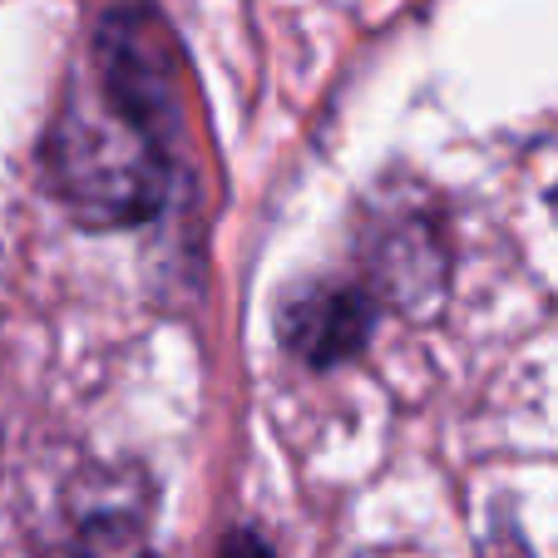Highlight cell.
<instances>
[{
    "mask_svg": "<svg viewBox=\"0 0 558 558\" xmlns=\"http://www.w3.org/2000/svg\"><path fill=\"white\" fill-rule=\"evenodd\" d=\"M70 558H163L148 538V519L134 505H105L80 524Z\"/></svg>",
    "mask_w": 558,
    "mask_h": 558,
    "instance_id": "cell-3",
    "label": "cell"
},
{
    "mask_svg": "<svg viewBox=\"0 0 558 558\" xmlns=\"http://www.w3.org/2000/svg\"><path fill=\"white\" fill-rule=\"evenodd\" d=\"M222 558H272V554H267V544H257L253 534H238V538H228Z\"/></svg>",
    "mask_w": 558,
    "mask_h": 558,
    "instance_id": "cell-4",
    "label": "cell"
},
{
    "mask_svg": "<svg viewBox=\"0 0 558 558\" xmlns=\"http://www.w3.org/2000/svg\"><path fill=\"white\" fill-rule=\"evenodd\" d=\"M158 124H163L158 109H148L99 70H89V80L70 89L50 129V179L74 218L119 228L158 208L163 198Z\"/></svg>",
    "mask_w": 558,
    "mask_h": 558,
    "instance_id": "cell-1",
    "label": "cell"
},
{
    "mask_svg": "<svg viewBox=\"0 0 558 558\" xmlns=\"http://www.w3.org/2000/svg\"><path fill=\"white\" fill-rule=\"evenodd\" d=\"M371 331V302L361 287L316 282L282 306V341L312 366L347 361Z\"/></svg>",
    "mask_w": 558,
    "mask_h": 558,
    "instance_id": "cell-2",
    "label": "cell"
}]
</instances>
